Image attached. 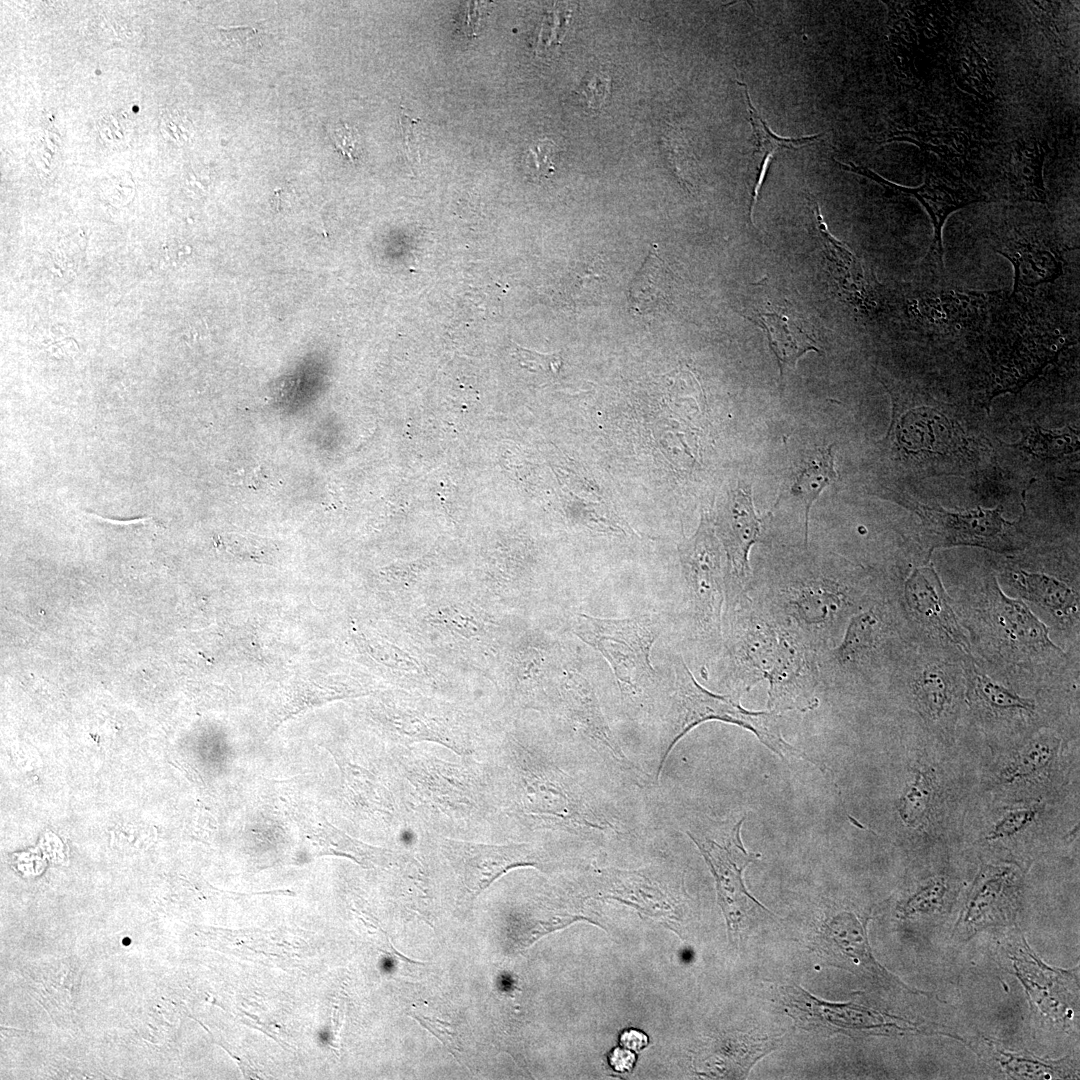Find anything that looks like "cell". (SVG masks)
<instances>
[{"instance_id":"1","label":"cell","mask_w":1080,"mask_h":1080,"mask_svg":"<svg viewBox=\"0 0 1080 1080\" xmlns=\"http://www.w3.org/2000/svg\"><path fill=\"white\" fill-rule=\"evenodd\" d=\"M673 680L663 715V751L658 774L675 744L692 728L702 722L718 720L741 726L782 759L815 760L785 741L781 733L778 710L750 711L730 696L715 694L701 686L684 659L676 655L672 661Z\"/></svg>"},{"instance_id":"2","label":"cell","mask_w":1080,"mask_h":1080,"mask_svg":"<svg viewBox=\"0 0 1080 1080\" xmlns=\"http://www.w3.org/2000/svg\"><path fill=\"white\" fill-rule=\"evenodd\" d=\"M664 625L660 614L602 618L580 613L574 620L575 634L606 659L621 686L640 690L655 681L651 651Z\"/></svg>"},{"instance_id":"3","label":"cell","mask_w":1080,"mask_h":1080,"mask_svg":"<svg viewBox=\"0 0 1080 1080\" xmlns=\"http://www.w3.org/2000/svg\"><path fill=\"white\" fill-rule=\"evenodd\" d=\"M744 820L715 831L687 832L714 875L719 904L732 941H737L750 916L758 910H766L748 893L743 882L745 868L760 857L749 853L743 845L740 831Z\"/></svg>"},{"instance_id":"4","label":"cell","mask_w":1080,"mask_h":1080,"mask_svg":"<svg viewBox=\"0 0 1080 1080\" xmlns=\"http://www.w3.org/2000/svg\"><path fill=\"white\" fill-rule=\"evenodd\" d=\"M688 604L705 631L718 632L726 599L727 569L707 514L695 534L679 546Z\"/></svg>"},{"instance_id":"5","label":"cell","mask_w":1080,"mask_h":1080,"mask_svg":"<svg viewBox=\"0 0 1080 1080\" xmlns=\"http://www.w3.org/2000/svg\"><path fill=\"white\" fill-rule=\"evenodd\" d=\"M835 161L843 170L869 178L893 194L910 195L920 202L930 215L934 226V238L926 259L941 269L943 268L942 228L946 218L955 210L984 200L983 196L958 174L935 160L925 164L924 182L918 187L898 185L871 169L852 162L844 163L837 159Z\"/></svg>"},{"instance_id":"6","label":"cell","mask_w":1080,"mask_h":1080,"mask_svg":"<svg viewBox=\"0 0 1080 1080\" xmlns=\"http://www.w3.org/2000/svg\"><path fill=\"white\" fill-rule=\"evenodd\" d=\"M782 992L787 1013L806 1030L857 1035L915 1029L910 1023L858 1004L822 1001L796 985L786 986Z\"/></svg>"},{"instance_id":"7","label":"cell","mask_w":1080,"mask_h":1080,"mask_svg":"<svg viewBox=\"0 0 1080 1080\" xmlns=\"http://www.w3.org/2000/svg\"><path fill=\"white\" fill-rule=\"evenodd\" d=\"M931 547L977 546L997 552L1019 549L1011 536L1014 523L1002 517V509L978 507L969 512H949L916 504Z\"/></svg>"},{"instance_id":"8","label":"cell","mask_w":1080,"mask_h":1080,"mask_svg":"<svg viewBox=\"0 0 1080 1080\" xmlns=\"http://www.w3.org/2000/svg\"><path fill=\"white\" fill-rule=\"evenodd\" d=\"M443 850L472 899L510 869L540 864L538 852L527 843L489 845L444 839Z\"/></svg>"},{"instance_id":"9","label":"cell","mask_w":1080,"mask_h":1080,"mask_svg":"<svg viewBox=\"0 0 1080 1080\" xmlns=\"http://www.w3.org/2000/svg\"><path fill=\"white\" fill-rule=\"evenodd\" d=\"M762 519L757 516L749 487H739L717 519V527L727 558L726 599L734 600L747 589L750 578L748 554L761 534Z\"/></svg>"},{"instance_id":"10","label":"cell","mask_w":1080,"mask_h":1080,"mask_svg":"<svg viewBox=\"0 0 1080 1080\" xmlns=\"http://www.w3.org/2000/svg\"><path fill=\"white\" fill-rule=\"evenodd\" d=\"M989 615L1002 639L1021 654H1061L1049 637L1048 628L1022 600L1008 597L997 582L991 583Z\"/></svg>"},{"instance_id":"11","label":"cell","mask_w":1080,"mask_h":1080,"mask_svg":"<svg viewBox=\"0 0 1080 1080\" xmlns=\"http://www.w3.org/2000/svg\"><path fill=\"white\" fill-rule=\"evenodd\" d=\"M905 596L911 610L924 624L942 633L963 652L970 653L969 641L932 566L913 571L905 584Z\"/></svg>"},{"instance_id":"12","label":"cell","mask_w":1080,"mask_h":1080,"mask_svg":"<svg viewBox=\"0 0 1080 1080\" xmlns=\"http://www.w3.org/2000/svg\"><path fill=\"white\" fill-rule=\"evenodd\" d=\"M818 939L819 950L833 964L871 977L893 979L873 958L865 922L855 915L835 916L823 926Z\"/></svg>"},{"instance_id":"13","label":"cell","mask_w":1080,"mask_h":1080,"mask_svg":"<svg viewBox=\"0 0 1080 1080\" xmlns=\"http://www.w3.org/2000/svg\"><path fill=\"white\" fill-rule=\"evenodd\" d=\"M748 319L765 331L769 346L777 358L781 377L785 368H794L807 352L820 353L809 332L810 323L794 310L787 299L783 305L768 301L763 309H755V315Z\"/></svg>"},{"instance_id":"14","label":"cell","mask_w":1080,"mask_h":1080,"mask_svg":"<svg viewBox=\"0 0 1080 1080\" xmlns=\"http://www.w3.org/2000/svg\"><path fill=\"white\" fill-rule=\"evenodd\" d=\"M993 250L1006 257L1015 271L1014 290L1053 282L1062 274L1058 245L1032 237L1002 238Z\"/></svg>"},{"instance_id":"15","label":"cell","mask_w":1080,"mask_h":1080,"mask_svg":"<svg viewBox=\"0 0 1080 1080\" xmlns=\"http://www.w3.org/2000/svg\"><path fill=\"white\" fill-rule=\"evenodd\" d=\"M838 478L832 446L817 447L806 452L795 464L788 479V491L805 508V544L808 539L809 513L820 493Z\"/></svg>"},{"instance_id":"16","label":"cell","mask_w":1080,"mask_h":1080,"mask_svg":"<svg viewBox=\"0 0 1080 1080\" xmlns=\"http://www.w3.org/2000/svg\"><path fill=\"white\" fill-rule=\"evenodd\" d=\"M1020 595L1048 610L1061 620L1078 615L1079 598L1065 582L1044 573L1018 570L1010 573Z\"/></svg>"},{"instance_id":"17","label":"cell","mask_w":1080,"mask_h":1080,"mask_svg":"<svg viewBox=\"0 0 1080 1080\" xmlns=\"http://www.w3.org/2000/svg\"><path fill=\"white\" fill-rule=\"evenodd\" d=\"M1049 147L1046 143L1020 145L1008 170V180L1013 195L1020 200L1046 202L1042 166Z\"/></svg>"},{"instance_id":"18","label":"cell","mask_w":1080,"mask_h":1080,"mask_svg":"<svg viewBox=\"0 0 1080 1080\" xmlns=\"http://www.w3.org/2000/svg\"><path fill=\"white\" fill-rule=\"evenodd\" d=\"M913 693L924 715L939 720L953 706L955 688L952 675L942 665H929L914 680Z\"/></svg>"},{"instance_id":"19","label":"cell","mask_w":1080,"mask_h":1080,"mask_svg":"<svg viewBox=\"0 0 1080 1080\" xmlns=\"http://www.w3.org/2000/svg\"><path fill=\"white\" fill-rule=\"evenodd\" d=\"M812 203L815 224L820 233L825 252L827 251V254L825 253V255L832 262L833 267L835 266L833 274L835 273V275H837V282L843 288L853 292L856 297L864 300L865 289L859 285V282L864 277L861 264L858 262L855 255L829 232L821 213L819 203L813 199Z\"/></svg>"},{"instance_id":"20","label":"cell","mask_w":1080,"mask_h":1080,"mask_svg":"<svg viewBox=\"0 0 1080 1080\" xmlns=\"http://www.w3.org/2000/svg\"><path fill=\"white\" fill-rule=\"evenodd\" d=\"M653 246L641 270L633 280L629 291L631 307L645 313L662 305L667 298L668 278L662 261Z\"/></svg>"},{"instance_id":"21","label":"cell","mask_w":1080,"mask_h":1080,"mask_svg":"<svg viewBox=\"0 0 1080 1080\" xmlns=\"http://www.w3.org/2000/svg\"><path fill=\"white\" fill-rule=\"evenodd\" d=\"M917 411L921 422L915 410L902 419L917 427L915 431L902 430V441L909 449L940 451L950 437L949 422L934 410L921 408Z\"/></svg>"},{"instance_id":"22","label":"cell","mask_w":1080,"mask_h":1080,"mask_svg":"<svg viewBox=\"0 0 1080 1080\" xmlns=\"http://www.w3.org/2000/svg\"><path fill=\"white\" fill-rule=\"evenodd\" d=\"M1058 743L1052 738L1030 741L1002 771L1005 782L1014 783L1033 778L1046 770L1056 757Z\"/></svg>"},{"instance_id":"23","label":"cell","mask_w":1080,"mask_h":1080,"mask_svg":"<svg viewBox=\"0 0 1080 1080\" xmlns=\"http://www.w3.org/2000/svg\"><path fill=\"white\" fill-rule=\"evenodd\" d=\"M970 686L977 700L998 713H1032L1035 703L995 682L976 670L970 673Z\"/></svg>"},{"instance_id":"24","label":"cell","mask_w":1080,"mask_h":1080,"mask_svg":"<svg viewBox=\"0 0 1080 1080\" xmlns=\"http://www.w3.org/2000/svg\"><path fill=\"white\" fill-rule=\"evenodd\" d=\"M742 88L747 109L749 112L750 125L752 127L755 142L760 151L765 153L777 152L780 149H797L819 140L824 133L807 135L802 137H781L775 134L767 125V123L760 116L759 112L753 105L748 87L744 82L736 81Z\"/></svg>"},{"instance_id":"25","label":"cell","mask_w":1080,"mask_h":1080,"mask_svg":"<svg viewBox=\"0 0 1080 1080\" xmlns=\"http://www.w3.org/2000/svg\"><path fill=\"white\" fill-rule=\"evenodd\" d=\"M934 794V781L930 773L918 770L900 798L899 813L909 826L923 822Z\"/></svg>"},{"instance_id":"26","label":"cell","mask_w":1080,"mask_h":1080,"mask_svg":"<svg viewBox=\"0 0 1080 1080\" xmlns=\"http://www.w3.org/2000/svg\"><path fill=\"white\" fill-rule=\"evenodd\" d=\"M1037 810L1019 807L1006 811L987 832L988 840H1001L1015 836L1027 829L1036 819Z\"/></svg>"},{"instance_id":"27","label":"cell","mask_w":1080,"mask_h":1080,"mask_svg":"<svg viewBox=\"0 0 1080 1080\" xmlns=\"http://www.w3.org/2000/svg\"><path fill=\"white\" fill-rule=\"evenodd\" d=\"M997 1052L999 1053L997 1059L1000 1064L1006 1071L1016 1076L1023 1078H1053L1055 1074L1059 1075L1056 1070L1057 1067L1044 1064L1035 1058L1008 1053L1001 1049H997Z\"/></svg>"},{"instance_id":"28","label":"cell","mask_w":1080,"mask_h":1080,"mask_svg":"<svg viewBox=\"0 0 1080 1080\" xmlns=\"http://www.w3.org/2000/svg\"><path fill=\"white\" fill-rule=\"evenodd\" d=\"M877 619L870 612L854 618L845 640L844 651L847 656H855L868 649L874 641Z\"/></svg>"},{"instance_id":"29","label":"cell","mask_w":1080,"mask_h":1080,"mask_svg":"<svg viewBox=\"0 0 1080 1080\" xmlns=\"http://www.w3.org/2000/svg\"><path fill=\"white\" fill-rule=\"evenodd\" d=\"M947 891L946 882L941 879H932L917 890L903 905L901 911L905 915L915 912L931 911L939 907Z\"/></svg>"},{"instance_id":"30","label":"cell","mask_w":1080,"mask_h":1080,"mask_svg":"<svg viewBox=\"0 0 1080 1080\" xmlns=\"http://www.w3.org/2000/svg\"><path fill=\"white\" fill-rule=\"evenodd\" d=\"M221 43L238 53H251L261 46L262 32L250 26L218 27Z\"/></svg>"},{"instance_id":"31","label":"cell","mask_w":1080,"mask_h":1080,"mask_svg":"<svg viewBox=\"0 0 1080 1080\" xmlns=\"http://www.w3.org/2000/svg\"><path fill=\"white\" fill-rule=\"evenodd\" d=\"M556 146L549 139H541L530 146L526 155V165L535 177H548L554 172L552 156Z\"/></svg>"},{"instance_id":"32","label":"cell","mask_w":1080,"mask_h":1080,"mask_svg":"<svg viewBox=\"0 0 1080 1080\" xmlns=\"http://www.w3.org/2000/svg\"><path fill=\"white\" fill-rule=\"evenodd\" d=\"M162 134L166 139L182 145L186 143L192 133L189 119L177 111L166 113L161 122Z\"/></svg>"},{"instance_id":"33","label":"cell","mask_w":1080,"mask_h":1080,"mask_svg":"<svg viewBox=\"0 0 1080 1080\" xmlns=\"http://www.w3.org/2000/svg\"><path fill=\"white\" fill-rule=\"evenodd\" d=\"M516 356L519 359L520 364L529 370L557 372L561 366V357L555 354H539L517 347Z\"/></svg>"},{"instance_id":"34","label":"cell","mask_w":1080,"mask_h":1080,"mask_svg":"<svg viewBox=\"0 0 1080 1080\" xmlns=\"http://www.w3.org/2000/svg\"><path fill=\"white\" fill-rule=\"evenodd\" d=\"M101 138L107 144L123 143L129 131L128 122L123 115L113 114L104 117L98 125Z\"/></svg>"},{"instance_id":"35","label":"cell","mask_w":1080,"mask_h":1080,"mask_svg":"<svg viewBox=\"0 0 1080 1080\" xmlns=\"http://www.w3.org/2000/svg\"><path fill=\"white\" fill-rule=\"evenodd\" d=\"M420 121L421 120L419 118L410 115L408 113V111H406L404 108L401 109V114H400L401 134H402V139H403V144H404L406 155L411 160H415L416 158L419 157V152H418L419 133H418L417 128H418V125H419Z\"/></svg>"},{"instance_id":"36","label":"cell","mask_w":1080,"mask_h":1080,"mask_svg":"<svg viewBox=\"0 0 1080 1080\" xmlns=\"http://www.w3.org/2000/svg\"><path fill=\"white\" fill-rule=\"evenodd\" d=\"M609 87V77L602 73H595L583 81L582 93L588 105L597 108L607 98Z\"/></svg>"},{"instance_id":"37","label":"cell","mask_w":1080,"mask_h":1080,"mask_svg":"<svg viewBox=\"0 0 1080 1080\" xmlns=\"http://www.w3.org/2000/svg\"><path fill=\"white\" fill-rule=\"evenodd\" d=\"M1069 436H1055L1051 433L1042 432V430H1034L1032 439L1030 440L1034 451H1038L1044 454H1058L1063 452H1069L1070 440Z\"/></svg>"},{"instance_id":"38","label":"cell","mask_w":1080,"mask_h":1080,"mask_svg":"<svg viewBox=\"0 0 1080 1080\" xmlns=\"http://www.w3.org/2000/svg\"><path fill=\"white\" fill-rule=\"evenodd\" d=\"M330 136L334 142L335 148L342 156L348 158L350 161H354V159L358 157L359 137L350 127L344 125L336 128L332 130Z\"/></svg>"},{"instance_id":"39","label":"cell","mask_w":1080,"mask_h":1080,"mask_svg":"<svg viewBox=\"0 0 1080 1080\" xmlns=\"http://www.w3.org/2000/svg\"><path fill=\"white\" fill-rule=\"evenodd\" d=\"M774 154H775L774 152L765 153V156L763 157V160L761 162V166H760V169H759L756 184H755V186L753 188V191H752L751 201H750V206H749V216H750V221L752 222V224L754 226H755L754 221H753L754 209H755L756 203H757V201L759 199L760 191H761V189H762V187L764 185L766 175L768 173V170H769L770 165L772 163V160L774 158Z\"/></svg>"},{"instance_id":"40","label":"cell","mask_w":1080,"mask_h":1080,"mask_svg":"<svg viewBox=\"0 0 1080 1080\" xmlns=\"http://www.w3.org/2000/svg\"><path fill=\"white\" fill-rule=\"evenodd\" d=\"M609 1062L619 1072L629 1071L634 1065L635 1055L629 1050L616 1048L610 1054Z\"/></svg>"},{"instance_id":"41","label":"cell","mask_w":1080,"mask_h":1080,"mask_svg":"<svg viewBox=\"0 0 1080 1080\" xmlns=\"http://www.w3.org/2000/svg\"><path fill=\"white\" fill-rule=\"evenodd\" d=\"M620 1043L630 1050L640 1051L647 1045L648 1038L644 1033L631 1029L621 1034Z\"/></svg>"},{"instance_id":"42","label":"cell","mask_w":1080,"mask_h":1080,"mask_svg":"<svg viewBox=\"0 0 1080 1080\" xmlns=\"http://www.w3.org/2000/svg\"><path fill=\"white\" fill-rule=\"evenodd\" d=\"M292 200L293 192L289 191L288 189H277L274 196L272 197L271 203L277 211H280L286 206H291Z\"/></svg>"}]
</instances>
